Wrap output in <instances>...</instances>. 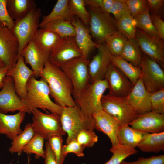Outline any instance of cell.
<instances>
[{
	"instance_id": "obj_1",
	"label": "cell",
	"mask_w": 164,
	"mask_h": 164,
	"mask_svg": "<svg viewBox=\"0 0 164 164\" xmlns=\"http://www.w3.org/2000/svg\"><path fill=\"white\" fill-rule=\"evenodd\" d=\"M40 77L47 82L50 97L53 99L56 104L63 107L76 105L72 96L73 87L71 82L60 67L47 61Z\"/></svg>"
},
{
	"instance_id": "obj_6",
	"label": "cell",
	"mask_w": 164,
	"mask_h": 164,
	"mask_svg": "<svg viewBox=\"0 0 164 164\" xmlns=\"http://www.w3.org/2000/svg\"><path fill=\"white\" fill-rule=\"evenodd\" d=\"M89 15L88 29L98 44L104 43L108 37L118 32L115 20L110 14L99 9L90 7Z\"/></svg>"
},
{
	"instance_id": "obj_41",
	"label": "cell",
	"mask_w": 164,
	"mask_h": 164,
	"mask_svg": "<svg viewBox=\"0 0 164 164\" xmlns=\"http://www.w3.org/2000/svg\"><path fill=\"white\" fill-rule=\"evenodd\" d=\"M150 103L151 111L164 114V88L151 93Z\"/></svg>"
},
{
	"instance_id": "obj_35",
	"label": "cell",
	"mask_w": 164,
	"mask_h": 164,
	"mask_svg": "<svg viewBox=\"0 0 164 164\" xmlns=\"http://www.w3.org/2000/svg\"><path fill=\"white\" fill-rule=\"evenodd\" d=\"M133 18L136 23L137 28L140 29L141 30L149 35L159 37L158 32L152 21L149 8Z\"/></svg>"
},
{
	"instance_id": "obj_25",
	"label": "cell",
	"mask_w": 164,
	"mask_h": 164,
	"mask_svg": "<svg viewBox=\"0 0 164 164\" xmlns=\"http://www.w3.org/2000/svg\"><path fill=\"white\" fill-rule=\"evenodd\" d=\"M148 133L135 130L128 124L120 125L117 132L119 144L135 148Z\"/></svg>"
},
{
	"instance_id": "obj_40",
	"label": "cell",
	"mask_w": 164,
	"mask_h": 164,
	"mask_svg": "<svg viewBox=\"0 0 164 164\" xmlns=\"http://www.w3.org/2000/svg\"><path fill=\"white\" fill-rule=\"evenodd\" d=\"M92 130L83 129L77 134L76 139L84 148L91 147L98 140V137Z\"/></svg>"
},
{
	"instance_id": "obj_30",
	"label": "cell",
	"mask_w": 164,
	"mask_h": 164,
	"mask_svg": "<svg viewBox=\"0 0 164 164\" xmlns=\"http://www.w3.org/2000/svg\"><path fill=\"white\" fill-rule=\"evenodd\" d=\"M34 134L31 123H27L22 132L12 140L9 151L12 154L17 153L18 155H21L23 148L31 140Z\"/></svg>"
},
{
	"instance_id": "obj_37",
	"label": "cell",
	"mask_w": 164,
	"mask_h": 164,
	"mask_svg": "<svg viewBox=\"0 0 164 164\" xmlns=\"http://www.w3.org/2000/svg\"><path fill=\"white\" fill-rule=\"evenodd\" d=\"M44 139L36 134L24 147L22 151L27 154H34L35 158L38 159L40 157L44 158L45 150L43 149Z\"/></svg>"
},
{
	"instance_id": "obj_46",
	"label": "cell",
	"mask_w": 164,
	"mask_h": 164,
	"mask_svg": "<svg viewBox=\"0 0 164 164\" xmlns=\"http://www.w3.org/2000/svg\"><path fill=\"white\" fill-rule=\"evenodd\" d=\"M114 0H85V4L90 7L99 9L102 11L108 13Z\"/></svg>"
},
{
	"instance_id": "obj_42",
	"label": "cell",
	"mask_w": 164,
	"mask_h": 164,
	"mask_svg": "<svg viewBox=\"0 0 164 164\" xmlns=\"http://www.w3.org/2000/svg\"><path fill=\"white\" fill-rule=\"evenodd\" d=\"M108 13L113 15L115 21L125 15L131 14L125 0H114Z\"/></svg>"
},
{
	"instance_id": "obj_44",
	"label": "cell",
	"mask_w": 164,
	"mask_h": 164,
	"mask_svg": "<svg viewBox=\"0 0 164 164\" xmlns=\"http://www.w3.org/2000/svg\"><path fill=\"white\" fill-rule=\"evenodd\" d=\"M84 148L76 139H74L63 145L62 152L65 157L69 153H73L79 157H83L84 156L83 150Z\"/></svg>"
},
{
	"instance_id": "obj_3",
	"label": "cell",
	"mask_w": 164,
	"mask_h": 164,
	"mask_svg": "<svg viewBox=\"0 0 164 164\" xmlns=\"http://www.w3.org/2000/svg\"><path fill=\"white\" fill-rule=\"evenodd\" d=\"M60 116L63 128L67 135L66 144L76 139L81 130L94 129L92 117L85 115L77 104L73 106L63 107Z\"/></svg>"
},
{
	"instance_id": "obj_12",
	"label": "cell",
	"mask_w": 164,
	"mask_h": 164,
	"mask_svg": "<svg viewBox=\"0 0 164 164\" xmlns=\"http://www.w3.org/2000/svg\"><path fill=\"white\" fill-rule=\"evenodd\" d=\"M18 40L12 30L0 22V60L10 69L18 59Z\"/></svg>"
},
{
	"instance_id": "obj_36",
	"label": "cell",
	"mask_w": 164,
	"mask_h": 164,
	"mask_svg": "<svg viewBox=\"0 0 164 164\" xmlns=\"http://www.w3.org/2000/svg\"><path fill=\"white\" fill-rule=\"evenodd\" d=\"M128 40L125 36L118 32L108 37L105 43L111 55L119 56Z\"/></svg>"
},
{
	"instance_id": "obj_27",
	"label": "cell",
	"mask_w": 164,
	"mask_h": 164,
	"mask_svg": "<svg viewBox=\"0 0 164 164\" xmlns=\"http://www.w3.org/2000/svg\"><path fill=\"white\" fill-rule=\"evenodd\" d=\"M36 5L33 0H7L9 13L15 21L25 16Z\"/></svg>"
},
{
	"instance_id": "obj_11",
	"label": "cell",
	"mask_w": 164,
	"mask_h": 164,
	"mask_svg": "<svg viewBox=\"0 0 164 164\" xmlns=\"http://www.w3.org/2000/svg\"><path fill=\"white\" fill-rule=\"evenodd\" d=\"M4 82V85L0 91V112L6 114L18 111L31 113L16 93L12 77L6 76Z\"/></svg>"
},
{
	"instance_id": "obj_15",
	"label": "cell",
	"mask_w": 164,
	"mask_h": 164,
	"mask_svg": "<svg viewBox=\"0 0 164 164\" xmlns=\"http://www.w3.org/2000/svg\"><path fill=\"white\" fill-rule=\"evenodd\" d=\"M97 48V53L88 64L90 83L104 79L111 63V55L105 43L98 44Z\"/></svg>"
},
{
	"instance_id": "obj_20",
	"label": "cell",
	"mask_w": 164,
	"mask_h": 164,
	"mask_svg": "<svg viewBox=\"0 0 164 164\" xmlns=\"http://www.w3.org/2000/svg\"><path fill=\"white\" fill-rule=\"evenodd\" d=\"M94 123V129L103 132L110 139L112 146L119 144L117 132L120 124L112 115L103 110L92 115Z\"/></svg>"
},
{
	"instance_id": "obj_8",
	"label": "cell",
	"mask_w": 164,
	"mask_h": 164,
	"mask_svg": "<svg viewBox=\"0 0 164 164\" xmlns=\"http://www.w3.org/2000/svg\"><path fill=\"white\" fill-rule=\"evenodd\" d=\"M89 61L82 56L72 59L60 67L71 82L74 99L90 83L88 68Z\"/></svg>"
},
{
	"instance_id": "obj_9",
	"label": "cell",
	"mask_w": 164,
	"mask_h": 164,
	"mask_svg": "<svg viewBox=\"0 0 164 164\" xmlns=\"http://www.w3.org/2000/svg\"><path fill=\"white\" fill-rule=\"evenodd\" d=\"M33 114L31 123L35 134H37L47 140L52 135H65L61 124L60 115L54 113H45L38 108L32 111Z\"/></svg>"
},
{
	"instance_id": "obj_4",
	"label": "cell",
	"mask_w": 164,
	"mask_h": 164,
	"mask_svg": "<svg viewBox=\"0 0 164 164\" xmlns=\"http://www.w3.org/2000/svg\"><path fill=\"white\" fill-rule=\"evenodd\" d=\"M108 88V83L104 79L90 83L74 100L85 115L92 117L103 110L102 97Z\"/></svg>"
},
{
	"instance_id": "obj_10",
	"label": "cell",
	"mask_w": 164,
	"mask_h": 164,
	"mask_svg": "<svg viewBox=\"0 0 164 164\" xmlns=\"http://www.w3.org/2000/svg\"><path fill=\"white\" fill-rule=\"evenodd\" d=\"M140 77L146 90L152 93L164 88V72L158 63L142 55Z\"/></svg>"
},
{
	"instance_id": "obj_49",
	"label": "cell",
	"mask_w": 164,
	"mask_h": 164,
	"mask_svg": "<svg viewBox=\"0 0 164 164\" xmlns=\"http://www.w3.org/2000/svg\"><path fill=\"white\" fill-rule=\"evenodd\" d=\"M44 164H58L55 155L47 141L45 143Z\"/></svg>"
},
{
	"instance_id": "obj_7",
	"label": "cell",
	"mask_w": 164,
	"mask_h": 164,
	"mask_svg": "<svg viewBox=\"0 0 164 164\" xmlns=\"http://www.w3.org/2000/svg\"><path fill=\"white\" fill-rule=\"evenodd\" d=\"M101 104L103 110L116 118L120 125H128L139 114L130 104L126 97H118L109 94L103 95Z\"/></svg>"
},
{
	"instance_id": "obj_23",
	"label": "cell",
	"mask_w": 164,
	"mask_h": 164,
	"mask_svg": "<svg viewBox=\"0 0 164 164\" xmlns=\"http://www.w3.org/2000/svg\"><path fill=\"white\" fill-rule=\"evenodd\" d=\"M26 113L19 111L13 115H7L0 112V134L5 135L13 140L22 130L21 125L24 119Z\"/></svg>"
},
{
	"instance_id": "obj_34",
	"label": "cell",
	"mask_w": 164,
	"mask_h": 164,
	"mask_svg": "<svg viewBox=\"0 0 164 164\" xmlns=\"http://www.w3.org/2000/svg\"><path fill=\"white\" fill-rule=\"evenodd\" d=\"M109 150L113 155L110 159L104 164H121L127 158L137 153L138 152L135 148L119 144L112 146Z\"/></svg>"
},
{
	"instance_id": "obj_22",
	"label": "cell",
	"mask_w": 164,
	"mask_h": 164,
	"mask_svg": "<svg viewBox=\"0 0 164 164\" xmlns=\"http://www.w3.org/2000/svg\"><path fill=\"white\" fill-rule=\"evenodd\" d=\"M71 23L75 30L74 38L76 43L82 53V57L87 59L90 53L97 48L98 44L92 40L88 28L78 18H74Z\"/></svg>"
},
{
	"instance_id": "obj_26",
	"label": "cell",
	"mask_w": 164,
	"mask_h": 164,
	"mask_svg": "<svg viewBox=\"0 0 164 164\" xmlns=\"http://www.w3.org/2000/svg\"><path fill=\"white\" fill-rule=\"evenodd\" d=\"M61 39L56 33L42 28L38 29L33 40L41 50L50 55Z\"/></svg>"
},
{
	"instance_id": "obj_50",
	"label": "cell",
	"mask_w": 164,
	"mask_h": 164,
	"mask_svg": "<svg viewBox=\"0 0 164 164\" xmlns=\"http://www.w3.org/2000/svg\"><path fill=\"white\" fill-rule=\"evenodd\" d=\"M149 9L153 13H156L163 7L164 5V0H147Z\"/></svg>"
},
{
	"instance_id": "obj_47",
	"label": "cell",
	"mask_w": 164,
	"mask_h": 164,
	"mask_svg": "<svg viewBox=\"0 0 164 164\" xmlns=\"http://www.w3.org/2000/svg\"><path fill=\"white\" fill-rule=\"evenodd\" d=\"M121 164H164V155L152 156L146 158L140 157L136 161L132 162L123 161Z\"/></svg>"
},
{
	"instance_id": "obj_38",
	"label": "cell",
	"mask_w": 164,
	"mask_h": 164,
	"mask_svg": "<svg viewBox=\"0 0 164 164\" xmlns=\"http://www.w3.org/2000/svg\"><path fill=\"white\" fill-rule=\"evenodd\" d=\"M69 5L74 15L76 16L88 28L90 21L89 15L85 8L84 0H69Z\"/></svg>"
},
{
	"instance_id": "obj_52",
	"label": "cell",
	"mask_w": 164,
	"mask_h": 164,
	"mask_svg": "<svg viewBox=\"0 0 164 164\" xmlns=\"http://www.w3.org/2000/svg\"><path fill=\"white\" fill-rule=\"evenodd\" d=\"M4 64L0 60V67L4 66Z\"/></svg>"
},
{
	"instance_id": "obj_39",
	"label": "cell",
	"mask_w": 164,
	"mask_h": 164,
	"mask_svg": "<svg viewBox=\"0 0 164 164\" xmlns=\"http://www.w3.org/2000/svg\"><path fill=\"white\" fill-rule=\"evenodd\" d=\"M46 140L55 155L58 164H63L65 157L62 152L63 141L62 136L51 135L48 137Z\"/></svg>"
},
{
	"instance_id": "obj_16",
	"label": "cell",
	"mask_w": 164,
	"mask_h": 164,
	"mask_svg": "<svg viewBox=\"0 0 164 164\" xmlns=\"http://www.w3.org/2000/svg\"><path fill=\"white\" fill-rule=\"evenodd\" d=\"M104 79L108 84V94L117 96L126 97L134 85L111 63L105 75Z\"/></svg>"
},
{
	"instance_id": "obj_2",
	"label": "cell",
	"mask_w": 164,
	"mask_h": 164,
	"mask_svg": "<svg viewBox=\"0 0 164 164\" xmlns=\"http://www.w3.org/2000/svg\"><path fill=\"white\" fill-rule=\"evenodd\" d=\"M27 93L22 100L31 112L40 108L46 111L60 115L63 107L56 104L51 99L49 88L46 80L41 77L39 80L34 75L29 79L26 86Z\"/></svg>"
},
{
	"instance_id": "obj_31",
	"label": "cell",
	"mask_w": 164,
	"mask_h": 164,
	"mask_svg": "<svg viewBox=\"0 0 164 164\" xmlns=\"http://www.w3.org/2000/svg\"><path fill=\"white\" fill-rule=\"evenodd\" d=\"M142 52L135 39H128L119 56L139 67L142 56Z\"/></svg>"
},
{
	"instance_id": "obj_19",
	"label": "cell",
	"mask_w": 164,
	"mask_h": 164,
	"mask_svg": "<svg viewBox=\"0 0 164 164\" xmlns=\"http://www.w3.org/2000/svg\"><path fill=\"white\" fill-rule=\"evenodd\" d=\"M21 55L23 57L26 64L31 66L35 78L40 77L50 55L41 50L33 40L24 49Z\"/></svg>"
},
{
	"instance_id": "obj_43",
	"label": "cell",
	"mask_w": 164,
	"mask_h": 164,
	"mask_svg": "<svg viewBox=\"0 0 164 164\" xmlns=\"http://www.w3.org/2000/svg\"><path fill=\"white\" fill-rule=\"evenodd\" d=\"M125 1L133 17L149 8L147 0H125Z\"/></svg>"
},
{
	"instance_id": "obj_29",
	"label": "cell",
	"mask_w": 164,
	"mask_h": 164,
	"mask_svg": "<svg viewBox=\"0 0 164 164\" xmlns=\"http://www.w3.org/2000/svg\"><path fill=\"white\" fill-rule=\"evenodd\" d=\"M111 63L121 70L134 85L137 82L141 74L139 67L128 62L119 56L111 55Z\"/></svg>"
},
{
	"instance_id": "obj_24",
	"label": "cell",
	"mask_w": 164,
	"mask_h": 164,
	"mask_svg": "<svg viewBox=\"0 0 164 164\" xmlns=\"http://www.w3.org/2000/svg\"><path fill=\"white\" fill-rule=\"evenodd\" d=\"M75 18L69 5V0H58L51 12L47 15L42 16L39 27H43L51 22L64 20L72 22Z\"/></svg>"
},
{
	"instance_id": "obj_18",
	"label": "cell",
	"mask_w": 164,
	"mask_h": 164,
	"mask_svg": "<svg viewBox=\"0 0 164 164\" xmlns=\"http://www.w3.org/2000/svg\"><path fill=\"white\" fill-rule=\"evenodd\" d=\"M128 125L135 130L148 133L164 132V114L151 111L139 114Z\"/></svg>"
},
{
	"instance_id": "obj_51",
	"label": "cell",
	"mask_w": 164,
	"mask_h": 164,
	"mask_svg": "<svg viewBox=\"0 0 164 164\" xmlns=\"http://www.w3.org/2000/svg\"><path fill=\"white\" fill-rule=\"evenodd\" d=\"M9 69V68L5 66L0 67V89H2L4 85V79Z\"/></svg>"
},
{
	"instance_id": "obj_28",
	"label": "cell",
	"mask_w": 164,
	"mask_h": 164,
	"mask_svg": "<svg viewBox=\"0 0 164 164\" xmlns=\"http://www.w3.org/2000/svg\"><path fill=\"white\" fill-rule=\"evenodd\" d=\"M142 151L157 153L164 150V132L148 133L138 145Z\"/></svg>"
},
{
	"instance_id": "obj_5",
	"label": "cell",
	"mask_w": 164,
	"mask_h": 164,
	"mask_svg": "<svg viewBox=\"0 0 164 164\" xmlns=\"http://www.w3.org/2000/svg\"><path fill=\"white\" fill-rule=\"evenodd\" d=\"M41 16V9L37 8L36 5L25 16L15 21V25L12 30L19 42L18 58L24 49L33 40L39 28Z\"/></svg>"
},
{
	"instance_id": "obj_21",
	"label": "cell",
	"mask_w": 164,
	"mask_h": 164,
	"mask_svg": "<svg viewBox=\"0 0 164 164\" xmlns=\"http://www.w3.org/2000/svg\"><path fill=\"white\" fill-rule=\"evenodd\" d=\"M151 94L146 90L140 76L126 98L138 113L142 114L151 111Z\"/></svg>"
},
{
	"instance_id": "obj_53",
	"label": "cell",
	"mask_w": 164,
	"mask_h": 164,
	"mask_svg": "<svg viewBox=\"0 0 164 164\" xmlns=\"http://www.w3.org/2000/svg\"><path fill=\"white\" fill-rule=\"evenodd\" d=\"M30 159L29 158V157H28V162H27V164H29V162H30ZM9 164H11V163H10Z\"/></svg>"
},
{
	"instance_id": "obj_17",
	"label": "cell",
	"mask_w": 164,
	"mask_h": 164,
	"mask_svg": "<svg viewBox=\"0 0 164 164\" xmlns=\"http://www.w3.org/2000/svg\"><path fill=\"white\" fill-rule=\"evenodd\" d=\"M34 75V72L27 66L21 55L18 57L14 66L8 70L6 76L13 78L16 92L22 101L26 97L28 80Z\"/></svg>"
},
{
	"instance_id": "obj_33",
	"label": "cell",
	"mask_w": 164,
	"mask_h": 164,
	"mask_svg": "<svg viewBox=\"0 0 164 164\" xmlns=\"http://www.w3.org/2000/svg\"><path fill=\"white\" fill-rule=\"evenodd\" d=\"M118 31L128 39H135L137 27L135 20L131 14L125 15L116 21Z\"/></svg>"
},
{
	"instance_id": "obj_13",
	"label": "cell",
	"mask_w": 164,
	"mask_h": 164,
	"mask_svg": "<svg viewBox=\"0 0 164 164\" xmlns=\"http://www.w3.org/2000/svg\"><path fill=\"white\" fill-rule=\"evenodd\" d=\"M82 57L74 37L61 38L56 47L50 54L48 61L60 67L74 59Z\"/></svg>"
},
{
	"instance_id": "obj_14",
	"label": "cell",
	"mask_w": 164,
	"mask_h": 164,
	"mask_svg": "<svg viewBox=\"0 0 164 164\" xmlns=\"http://www.w3.org/2000/svg\"><path fill=\"white\" fill-rule=\"evenodd\" d=\"M135 39L145 55L158 63L164 62L163 40L138 29H137Z\"/></svg>"
},
{
	"instance_id": "obj_48",
	"label": "cell",
	"mask_w": 164,
	"mask_h": 164,
	"mask_svg": "<svg viewBox=\"0 0 164 164\" xmlns=\"http://www.w3.org/2000/svg\"><path fill=\"white\" fill-rule=\"evenodd\" d=\"M151 17L154 26L157 30L159 37L164 39V22L158 15L152 13Z\"/></svg>"
},
{
	"instance_id": "obj_32",
	"label": "cell",
	"mask_w": 164,
	"mask_h": 164,
	"mask_svg": "<svg viewBox=\"0 0 164 164\" xmlns=\"http://www.w3.org/2000/svg\"><path fill=\"white\" fill-rule=\"evenodd\" d=\"M43 28L56 33L61 38L74 37L75 35V29L72 23L64 20L51 22Z\"/></svg>"
},
{
	"instance_id": "obj_45",
	"label": "cell",
	"mask_w": 164,
	"mask_h": 164,
	"mask_svg": "<svg viewBox=\"0 0 164 164\" xmlns=\"http://www.w3.org/2000/svg\"><path fill=\"white\" fill-rule=\"evenodd\" d=\"M7 2V0H0V22L12 30L14 27L15 22L9 13Z\"/></svg>"
}]
</instances>
